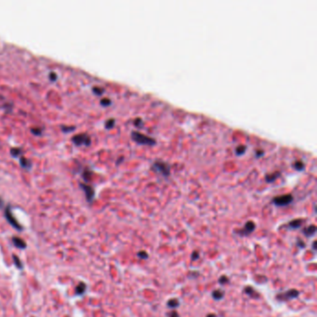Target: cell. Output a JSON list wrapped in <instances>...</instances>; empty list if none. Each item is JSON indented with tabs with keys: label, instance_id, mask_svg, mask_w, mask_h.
<instances>
[{
	"label": "cell",
	"instance_id": "4",
	"mask_svg": "<svg viewBox=\"0 0 317 317\" xmlns=\"http://www.w3.org/2000/svg\"><path fill=\"white\" fill-rule=\"evenodd\" d=\"M152 169L159 172L164 176H169L170 173V167L168 163L163 161H155L152 163Z\"/></svg>",
	"mask_w": 317,
	"mask_h": 317
},
{
	"label": "cell",
	"instance_id": "17",
	"mask_svg": "<svg viewBox=\"0 0 317 317\" xmlns=\"http://www.w3.org/2000/svg\"><path fill=\"white\" fill-rule=\"evenodd\" d=\"M20 163H21V166L23 168H25V169H30L31 168V161L29 159H27V158L24 157V156L21 157Z\"/></svg>",
	"mask_w": 317,
	"mask_h": 317
},
{
	"label": "cell",
	"instance_id": "25",
	"mask_svg": "<svg viewBox=\"0 0 317 317\" xmlns=\"http://www.w3.org/2000/svg\"><path fill=\"white\" fill-rule=\"evenodd\" d=\"M10 153L13 155V156H19L21 153H22V149L21 148H12L10 150Z\"/></svg>",
	"mask_w": 317,
	"mask_h": 317
},
{
	"label": "cell",
	"instance_id": "27",
	"mask_svg": "<svg viewBox=\"0 0 317 317\" xmlns=\"http://www.w3.org/2000/svg\"><path fill=\"white\" fill-rule=\"evenodd\" d=\"M112 103V101L108 98H103L101 100V104L103 105V106H109L110 104Z\"/></svg>",
	"mask_w": 317,
	"mask_h": 317
},
{
	"label": "cell",
	"instance_id": "24",
	"mask_svg": "<svg viewBox=\"0 0 317 317\" xmlns=\"http://www.w3.org/2000/svg\"><path fill=\"white\" fill-rule=\"evenodd\" d=\"M60 127H61V130L63 132H71V131L75 129V127H73V126H63L62 125V126H60Z\"/></svg>",
	"mask_w": 317,
	"mask_h": 317
},
{
	"label": "cell",
	"instance_id": "26",
	"mask_svg": "<svg viewBox=\"0 0 317 317\" xmlns=\"http://www.w3.org/2000/svg\"><path fill=\"white\" fill-rule=\"evenodd\" d=\"M199 275H200V274H199V273H198L197 271H191V272L188 273V278H190V279H195V278H197Z\"/></svg>",
	"mask_w": 317,
	"mask_h": 317
},
{
	"label": "cell",
	"instance_id": "33",
	"mask_svg": "<svg viewBox=\"0 0 317 317\" xmlns=\"http://www.w3.org/2000/svg\"><path fill=\"white\" fill-rule=\"evenodd\" d=\"M168 316H169V317H180V315H179V313H178L177 311H170V312L168 314Z\"/></svg>",
	"mask_w": 317,
	"mask_h": 317
},
{
	"label": "cell",
	"instance_id": "7",
	"mask_svg": "<svg viewBox=\"0 0 317 317\" xmlns=\"http://www.w3.org/2000/svg\"><path fill=\"white\" fill-rule=\"evenodd\" d=\"M255 230H256V224H255V222L252 221V220H248V221L245 224L244 229H242V230H240V231H236V232L238 233L239 235H241V236H247V235L252 233Z\"/></svg>",
	"mask_w": 317,
	"mask_h": 317
},
{
	"label": "cell",
	"instance_id": "19",
	"mask_svg": "<svg viewBox=\"0 0 317 317\" xmlns=\"http://www.w3.org/2000/svg\"><path fill=\"white\" fill-rule=\"evenodd\" d=\"M294 168L297 169V170H302L304 169V163L300 160H298L294 163Z\"/></svg>",
	"mask_w": 317,
	"mask_h": 317
},
{
	"label": "cell",
	"instance_id": "29",
	"mask_svg": "<svg viewBox=\"0 0 317 317\" xmlns=\"http://www.w3.org/2000/svg\"><path fill=\"white\" fill-rule=\"evenodd\" d=\"M42 128H39V127H33L31 128V132L35 135H40L42 133Z\"/></svg>",
	"mask_w": 317,
	"mask_h": 317
},
{
	"label": "cell",
	"instance_id": "32",
	"mask_svg": "<svg viewBox=\"0 0 317 317\" xmlns=\"http://www.w3.org/2000/svg\"><path fill=\"white\" fill-rule=\"evenodd\" d=\"M134 124L136 127H141L143 125V120L140 118V117H137L135 120H134Z\"/></svg>",
	"mask_w": 317,
	"mask_h": 317
},
{
	"label": "cell",
	"instance_id": "22",
	"mask_svg": "<svg viewBox=\"0 0 317 317\" xmlns=\"http://www.w3.org/2000/svg\"><path fill=\"white\" fill-rule=\"evenodd\" d=\"M229 282H230V280H229V278H228L226 275H221V276L219 278V283L221 286H224V285L228 284Z\"/></svg>",
	"mask_w": 317,
	"mask_h": 317
},
{
	"label": "cell",
	"instance_id": "9",
	"mask_svg": "<svg viewBox=\"0 0 317 317\" xmlns=\"http://www.w3.org/2000/svg\"><path fill=\"white\" fill-rule=\"evenodd\" d=\"M244 292H245V294H247V295H248V297H250L251 298L257 299V298H259L261 297L260 293H259L253 286H247L245 287V289H244Z\"/></svg>",
	"mask_w": 317,
	"mask_h": 317
},
{
	"label": "cell",
	"instance_id": "15",
	"mask_svg": "<svg viewBox=\"0 0 317 317\" xmlns=\"http://www.w3.org/2000/svg\"><path fill=\"white\" fill-rule=\"evenodd\" d=\"M167 306L170 309H177L180 306V300L178 298H170L168 300Z\"/></svg>",
	"mask_w": 317,
	"mask_h": 317
},
{
	"label": "cell",
	"instance_id": "11",
	"mask_svg": "<svg viewBox=\"0 0 317 317\" xmlns=\"http://www.w3.org/2000/svg\"><path fill=\"white\" fill-rule=\"evenodd\" d=\"M316 231H317L316 226H315L314 224H311V225H310V226L305 227V228L302 230V232H303V234H304L306 237H311V236H313V235L315 234Z\"/></svg>",
	"mask_w": 317,
	"mask_h": 317
},
{
	"label": "cell",
	"instance_id": "30",
	"mask_svg": "<svg viewBox=\"0 0 317 317\" xmlns=\"http://www.w3.org/2000/svg\"><path fill=\"white\" fill-rule=\"evenodd\" d=\"M297 247H298L299 248H306V244L299 238H297Z\"/></svg>",
	"mask_w": 317,
	"mask_h": 317
},
{
	"label": "cell",
	"instance_id": "5",
	"mask_svg": "<svg viewBox=\"0 0 317 317\" xmlns=\"http://www.w3.org/2000/svg\"><path fill=\"white\" fill-rule=\"evenodd\" d=\"M73 143L77 146H80V145H86V146H89L90 145L91 143V139L90 137L86 134V133H80V134H78V135H75L72 138Z\"/></svg>",
	"mask_w": 317,
	"mask_h": 317
},
{
	"label": "cell",
	"instance_id": "34",
	"mask_svg": "<svg viewBox=\"0 0 317 317\" xmlns=\"http://www.w3.org/2000/svg\"><path fill=\"white\" fill-rule=\"evenodd\" d=\"M49 78H50V80H52V81L56 80V79H57V73H56L55 72H50V73H49Z\"/></svg>",
	"mask_w": 317,
	"mask_h": 317
},
{
	"label": "cell",
	"instance_id": "14",
	"mask_svg": "<svg viewBox=\"0 0 317 317\" xmlns=\"http://www.w3.org/2000/svg\"><path fill=\"white\" fill-rule=\"evenodd\" d=\"M280 175H281V173H280L279 171H274V172H273V173H269V174H267V175L265 176V181H266L267 182H273V181H274L276 179H278V178L280 177Z\"/></svg>",
	"mask_w": 317,
	"mask_h": 317
},
{
	"label": "cell",
	"instance_id": "8",
	"mask_svg": "<svg viewBox=\"0 0 317 317\" xmlns=\"http://www.w3.org/2000/svg\"><path fill=\"white\" fill-rule=\"evenodd\" d=\"M80 186H81V188H82V189L85 191V193H86L87 200H88L89 202H91V201L93 200L94 196H95V191H94V189H93L91 186L87 185V184H84V183H80Z\"/></svg>",
	"mask_w": 317,
	"mask_h": 317
},
{
	"label": "cell",
	"instance_id": "2",
	"mask_svg": "<svg viewBox=\"0 0 317 317\" xmlns=\"http://www.w3.org/2000/svg\"><path fill=\"white\" fill-rule=\"evenodd\" d=\"M298 296H299V291H298V289L292 288V289L286 290V291H285V292L278 293V294L276 295L275 298H276V299H277L278 301L285 302V301H288V300L297 298Z\"/></svg>",
	"mask_w": 317,
	"mask_h": 317
},
{
	"label": "cell",
	"instance_id": "39",
	"mask_svg": "<svg viewBox=\"0 0 317 317\" xmlns=\"http://www.w3.org/2000/svg\"><path fill=\"white\" fill-rule=\"evenodd\" d=\"M1 205H2V200H1V198H0V206H1Z\"/></svg>",
	"mask_w": 317,
	"mask_h": 317
},
{
	"label": "cell",
	"instance_id": "18",
	"mask_svg": "<svg viewBox=\"0 0 317 317\" xmlns=\"http://www.w3.org/2000/svg\"><path fill=\"white\" fill-rule=\"evenodd\" d=\"M246 151H247V146L243 145V144L238 145V146L236 147V149H235V152H236L237 155H241V154L245 153Z\"/></svg>",
	"mask_w": 317,
	"mask_h": 317
},
{
	"label": "cell",
	"instance_id": "1",
	"mask_svg": "<svg viewBox=\"0 0 317 317\" xmlns=\"http://www.w3.org/2000/svg\"><path fill=\"white\" fill-rule=\"evenodd\" d=\"M131 137L133 140H135L137 143L140 144H145V145H153L155 144V140L152 139L150 136L144 135L141 132L139 131H132L131 132Z\"/></svg>",
	"mask_w": 317,
	"mask_h": 317
},
{
	"label": "cell",
	"instance_id": "12",
	"mask_svg": "<svg viewBox=\"0 0 317 317\" xmlns=\"http://www.w3.org/2000/svg\"><path fill=\"white\" fill-rule=\"evenodd\" d=\"M12 241H13V244L18 248H21V249H24L26 248V243L22 239L20 238V237H13L12 238Z\"/></svg>",
	"mask_w": 317,
	"mask_h": 317
},
{
	"label": "cell",
	"instance_id": "21",
	"mask_svg": "<svg viewBox=\"0 0 317 317\" xmlns=\"http://www.w3.org/2000/svg\"><path fill=\"white\" fill-rule=\"evenodd\" d=\"M115 118H110V119H108V120L105 122V127H106V128H112V127L115 126Z\"/></svg>",
	"mask_w": 317,
	"mask_h": 317
},
{
	"label": "cell",
	"instance_id": "10",
	"mask_svg": "<svg viewBox=\"0 0 317 317\" xmlns=\"http://www.w3.org/2000/svg\"><path fill=\"white\" fill-rule=\"evenodd\" d=\"M304 220L302 219H292L291 221H289V223L287 224V228L289 230H296L301 227V225L303 224Z\"/></svg>",
	"mask_w": 317,
	"mask_h": 317
},
{
	"label": "cell",
	"instance_id": "23",
	"mask_svg": "<svg viewBox=\"0 0 317 317\" xmlns=\"http://www.w3.org/2000/svg\"><path fill=\"white\" fill-rule=\"evenodd\" d=\"M137 257L139 259H140V260H147L149 255H148V253L146 251H140V252L137 253Z\"/></svg>",
	"mask_w": 317,
	"mask_h": 317
},
{
	"label": "cell",
	"instance_id": "35",
	"mask_svg": "<svg viewBox=\"0 0 317 317\" xmlns=\"http://www.w3.org/2000/svg\"><path fill=\"white\" fill-rule=\"evenodd\" d=\"M263 153H264V152H263V150H257L256 151V155L258 156V157H260V156H261V155H263Z\"/></svg>",
	"mask_w": 317,
	"mask_h": 317
},
{
	"label": "cell",
	"instance_id": "37",
	"mask_svg": "<svg viewBox=\"0 0 317 317\" xmlns=\"http://www.w3.org/2000/svg\"><path fill=\"white\" fill-rule=\"evenodd\" d=\"M316 244H317V241L314 240V241L312 242V245H311V248H312V250H313V251H315V250L317 249V248H316Z\"/></svg>",
	"mask_w": 317,
	"mask_h": 317
},
{
	"label": "cell",
	"instance_id": "16",
	"mask_svg": "<svg viewBox=\"0 0 317 317\" xmlns=\"http://www.w3.org/2000/svg\"><path fill=\"white\" fill-rule=\"evenodd\" d=\"M86 289H87L86 284H85V283H80V284L78 285V286L76 287V289H75V293H76V295H78V296L83 295V294L85 293Z\"/></svg>",
	"mask_w": 317,
	"mask_h": 317
},
{
	"label": "cell",
	"instance_id": "13",
	"mask_svg": "<svg viewBox=\"0 0 317 317\" xmlns=\"http://www.w3.org/2000/svg\"><path fill=\"white\" fill-rule=\"evenodd\" d=\"M212 295V298L215 299V300H220L224 298V295H225V292L221 289H215L212 291L211 293Z\"/></svg>",
	"mask_w": 317,
	"mask_h": 317
},
{
	"label": "cell",
	"instance_id": "20",
	"mask_svg": "<svg viewBox=\"0 0 317 317\" xmlns=\"http://www.w3.org/2000/svg\"><path fill=\"white\" fill-rule=\"evenodd\" d=\"M92 91H93L95 94H97V95H102V94L104 92V90H103V88H102V87L95 86V87L92 88Z\"/></svg>",
	"mask_w": 317,
	"mask_h": 317
},
{
	"label": "cell",
	"instance_id": "6",
	"mask_svg": "<svg viewBox=\"0 0 317 317\" xmlns=\"http://www.w3.org/2000/svg\"><path fill=\"white\" fill-rule=\"evenodd\" d=\"M5 216H6V219H8V221L10 223V225H11L13 228H15V229H17V230H19V231H22V230H23L22 226L19 224V222H18V221L16 220V219L13 217L12 212H11V210H10V206H7V207H6V209H5Z\"/></svg>",
	"mask_w": 317,
	"mask_h": 317
},
{
	"label": "cell",
	"instance_id": "38",
	"mask_svg": "<svg viewBox=\"0 0 317 317\" xmlns=\"http://www.w3.org/2000/svg\"><path fill=\"white\" fill-rule=\"evenodd\" d=\"M206 317H217V315L215 313H209L206 315Z\"/></svg>",
	"mask_w": 317,
	"mask_h": 317
},
{
	"label": "cell",
	"instance_id": "36",
	"mask_svg": "<svg viewBox=\"0 0 317 317\" xmlns=\"http://www.w3.org/2000/svg\"><path fill=\"white\" fill-rule=\"evenodd\" d=\"M90 172L89 170H87V171L84 173V178H85L86 181H88V180L90 179Z\"/></svg>",
	"mask_w": 317,
	"mask_h": 317
},
{
	"label": "cell",
	"instance_id": "3",
	"mask_svg": "<svg viewBox=\"0 0 317 317\" xmlns=\"http://www.w3.org/2000/svg\"><path fill=\"white\" fill-rule=\"evenodd\" d=\"M294 200V197L290 194H286L282 195H278L273 199V203L277 206H286L290 205Z\"/></svg>",
	"mask_w": 317,
	"mask_h": 317
},
{
	"label": "cell",
	"instance_id": "31",
	"mask_svg": "<svg viewBox=\"0 0 317 317\" xmlns=\"http://www.w3.org/2000/svg\"><path fill=\"white\" fill-rule=\"evenodd\" d=\"M13 260H14V261H15V265H16L19 269H22V268H23V265H22V262L20 261L19 258H18L17 256H14V255H13Z\"/></svg>",
	"mask_w": 317,
	"mask_h": 317
},
{
	"label": "cell",
	"instance_id": "28",
	"mask_svg": "<svg viewBox=\"0 0 317 317\" xmlns=\"http://www.w3.org/2000/svg\"><path fill=\"white\" fill-rule=\"evenodd\" d=\"M199 258H200V254H199L198 251H194V252L192 253V255H191V260H192L193 261H197Z\"/></svg>",
	"mask_w": 317,
	"mask_h": 317
}]
</instances>
